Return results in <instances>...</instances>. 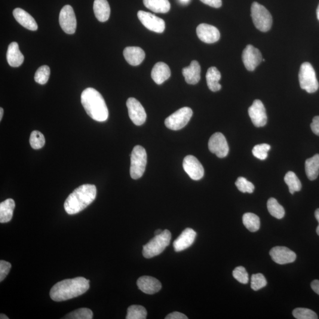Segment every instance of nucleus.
Wrapping results in <instances>:
<instances>
[{"label":"nucleus","mask_w":319,"mask_h":319,"mask_svg":"<svg viewBox=\"0 0 319 319\" xmlns=\"http://www.w3.org/2000/svg\"><path fill=\"white\" fill-rule=\"evenodd\" d=\"M165 319H188V318L185 315L182 314V313L174 312L171 313L168 315Z\"/></svg>","instance_id":"nucleus-45"},{"label":"nucleus","mask_w":319,"mask_h":319,"mask_svg":"<svg viewBox=\"0 0 319 319\" xmlns=\"http://www.w3.org/2000/svg\"><path fill=\"white\" fill-rule=\"evenodd\" d=\"M269 255L274 262L283 265L295 262L296 254L287 247H275L269 251Z\"/></svg>","instance_id":"nucleus-16"},{"label":"nucleus","mask_w":319,"mask_h":319,"mask_svg":"<svg viewBox=\"0 0 319 319\" xmlns=\"http://www.w3.org/2000/svg\"><path fill=\"white\" fill-rule=\"evenodd\" d=\"M201 1L212 7L219 8L222 6V0H201Z\"/></svg>","instance_id":"nucleus-43"},{"label":"nucleus","mask_w":319,"mask_h":319,"mask_svg":"<svg viewBox=\"0 0 319 319\" xmlns=\"http://www.w3.org/2000/svg\"><path fill=\"white\" fill-rule=\"evenodd\" d=\"M300 87L308 93H314L318 90L319 82L315 70L309 62L303 63L300 66L299 73Z\"/></svg>","instance_id":"nucleus-6"},{"label":"nucleus","mask_w":319,"mask_h":319,"mask_svg":"<svg viewBox=\"0 0 319 319\" xmlns=\"http://www.w3.org/2000/svg\"><path fill=\"white\" fill-rule=\"evenodd\" d=\"M208 147L210 152L215 154L219 158H225L228 155V144L222 133L213 134L209 140Z\"/></svg>","instance_id":"nucleus-12"},{"label":"nucleus","mask_w":319,"mask_h":319,"mask_svg":"<svg viewBox=\"0 0 319 319\" xmlns=\"http://www.w3.org/2000/svg\"><path fill=\"white\" fill-rule=\"evenodd\" d=\"M305 170L307 176L310 180L317 179L319 174V155L306 160Z\"/></svg>","instance_id":"nucleus-29"},{"label":"nucleus","mask_w":319,"mask_h":319,"mask_svg":"<svg viewBox=\"0 0 319 319\" xmlns=\"http://www.w3.org/2000/svg\"><path fill=\"white\" fill-rule=\"evenodd\" d=\"M242 222L246 228L254 232L259 231L260 228V217L253 213H245L242 217Z\"/></svg>","instance_id":"nucleus-30"},{"label":"nucleus","mask_w":319,"mask_h":319,"mask_svg":"<svg viewBox=\"0 0 319 319\" xmlns=\"http://www.w3.org/2000/svg\"><path fill=\"white\" fill-rule=\"evenodd\" d=\"M81 103L87 114L98 122H104L108 118V109L102 95L93 88L82 92Z\"/></svg>","instance_id":"nucleus-2"},{"label":"nucleus","mask_w":319,"mask_h":319,"mask_svg":"<svg viewBox=\"0 0 319 319\" xmlns=\"http://www.w3.org/2000/svg\"><path fill=\"white\" fill-rule=\"evenodd\" d=\"M183 167L192 180H201L204 176V167L195 156H187L183 160Z\"/></svg>","instance_id":"nucleus-14"},{"label":"nucleus","mask_w":319,"mask_h":319,"mask_svg":"<svg viewBox=\"0 0 319 319\" xmlns=\"http://www.w3.org/2000/svg\"><path fill=\"white\" fill-rule=\"evenodd\" d=\"M90 288V281L79 277L66 279L54 285L51 288L50 296L54 302H63L82 295Z\"/></svg>","instance_id":"nucleus-1"},{"label":"nucleus","mask_w":319,"mask_h":319,"mask_svg":"<svg viewBox=\"0 0 319 319\" xmlns=\"http://www.w3.org/2000/svg\"><path fill=\"white\" fill-rule=\"evenodd\" d=\"M151 75L156 84L161 85L170 77L171 70L167 64L158 62L153 67Z\"/></svg>","instance_id":"nucleus-23"},{"label":"nucleus","mask_w":319,"mask_h":319,"mask_svg":"<svg viewBox=\"0 0 319 319\" xmlns=\"http://www.w3.org/2000/svg\"><path fill=\"white\" fill-rule=\"evenodd\" d=\"M11 268V265L10 263L1 260L0 262V281H2L7 277Z\"/></svg>","instance_id":"nucleus-42"},{"label":"nucleus","mask_w":319,"mask_h":319,"mask_svg":"<svg viewBox=\"0 0 319 319\" xmlns=\"http://www.w3.org/2000/svg\"><path fill=\"white\" fill-rule=\"evenodd\" d=\"M3 112H4V110H3L2 108H0V120L1 121L2 118Z\"/></svg>","instance_id":"nucleus-48"},{"label":"nucleus","mask_w":319,"mask_h":319,"mask_svg":"<svg viewBox=\"0 0 319 319\" xmlns=\"http://www.w3.org/2000/svg\"><path fill=\"white\" fill-rule=\"evenodd\" d=\"M138 18L144 26L152 32L161 33L165 30V22L161 18L149 12L139 11Z\"/></svg>","instance_id":"nucleus-11"},{"label":"nucleus","mask_w":319,"mask_h":319,"mask_svg":"<svg viewBox=\"0 0 319 319\" xmlns=\"http://www.w3.org/2000/svg\"><path fill=\"white\" fill-rule=\"evenodd\" d=\"M7 59L9 65L11 67H19L23 64L24 57L17 42H12L8 46Z\"/></svg>","instance_id":"nucleus-24"},{"label":"nucleus","mask_w":319,"mask_h":319,"mask_svg":"<svg viewBox=\"0 0 319 319\" xmlns=\"http://www.w3.org/2000/svg\"><path fill=\"white\" fill-rule=\"evenodd\" d=\"M193 111L189 107L177 110L165 119V125L170 130L177 131L185 127L191 119Z\"/></svg>","instance_id":"nucleus-8"},{"label":"nucleus","mask_w":319,"mask_h":319,"mask_svg":"<svg viewBox=\"0 0 319 319\" xmlns=\"http://www.w3.org/2000/svg\"><path fill=\"white\" fill-rule=\"evenodd\" d=\"M315 217L316 219H317L319 222V225L317 229V232L318 235L319 236V209H318V210L315 211Z\"/></svg>","instance_id":"nucleus-47"},{"label":"nucleus","mask_w":319,"mask_h":319,"mask_svg":"<svg viewBox=\"0 0 319 319\" xmlns=\"http://www.w3.org/2000/svg\"><path fill=\"white\" fill-rule=\"evenodd\" d=\"M311 287L316 293L319 295V280H315L312 281Z\"/></svg>","instance_id":"nucleus-46"},{"label":"nucleus","mask_w":319,"mask_h":319,"mask_svg":"<svg viewBox=\"0 0 319 319\" xmlns=\"http://www.w3.org/2000/svg\"><path fill=\"white\" fill-rule=\"evenodd\" d=\"M162 232H163V231H162V230L161 229L156 230L155 232V235H158L161 234Z\"/></svg>","instance_id":"nucleus-49"},{"label":"nucleus","mask_w":319,"mask_h":319,"mask_svg":"<svg viewBox=\"0 0 319 319\" xmlns=\"http://www.w3.org/2000/svg\"><path fill=\"white\" fill-rule=\"evenodd\" d=\"M267 208L269 213L275 218H283L285 215L284 209L275 198H271L268 199Z\"/></svg>","instance_id":"nucleus-32"},{"label":"nucleus","mask_w":319,"mask_h":319,"mask_svg":"<svg viewBox=\"0 0 319 319\" xmlns=\"http://www.w3.org/2000/svg\"><path fill=\"white\" fill-rule=\"evenodd\" d=\"M51 75V69L47 65L40 67L35 75V81L41 85L47 84Z\"/></svg>","instance_id":"nucleus-35"},{"label":"nucleus","mask_w":319,"mask_h":319,"mask_svg":"<svg viewBox=\"0 0 319 319\" xmlns=\"http://www.w3.org/2000/svg\"><path fill=\"white\" fill-rule=\"evenodd\" d=\"M137 284L139 289L147 294H154L161 288L160 281L150 276H143L138 279Z\"/></svg>","instance_id":"nucleus-19"},{"label":"nucleus","mask_w":319,"mask_h":319,"mask_svg":"<svg viewBox=\"0 0 319 319\" xmlns=\"http://www.w3.org/2000/svg\"><path fill=\"white\" fill-rule=\"evenodd\" d=\"M0 319H8V317H7V316H6L4 314H1L0 315Z\"/></svg>","instance_id":"nucleus-50"},{"label":"nucleus","mask_w":319,"mask_h":319,"mask_svg":"<svg viewBox=\"0 0 319 319\" xmlns=\"http://www.w3.org/2000/svg\"><path fill=\"white\" fill-rule=\"evenodd\" d=\"M284 182L289 188L291 194L293 195L294 192H299L302 189V183L296 174L293 171H288L284 177Z\"/></svg>","instance_id":"nucleus-31"},{"label":"nucleus","mask_w":319,"mask_h":319,"mask_svg":"<svg viewBox=\"0 0 319 319\" xmlns=\"http://www.w3.org/2000/svg\"><path fill=\"white\" fill-rule=\"evenodd\" d=\"M123 54L125 60L132 66L139 65L146 57L145 52L139 47L125 48Z\"/></svg>","instance_id":"nucleus-22"},{"label":"nucleus","mask_w":319,"mask_h":319,"mask_svg":"<svg viewBox=\"0 0 319 319\" xmlns=\"http://www.w3.org/2000/svg\"><path fill=\"white\" fill-rule=\"evenodd\" d=\"M59 24L63 31L69 35L75 33L77 21L74 10L69 5H64L60 12Z\"/></svg>","instance_id":"nucleus-9"},{"label":"nucleus","mask_w":319,"mask_h":319,"mask_svg":"<svg viewBox=\"0 0 319 319\" xmlns=\"http://www.w3.org/2000/svg\"><path fill=\"white\" fill-rule=\"evenodd\" d=\"M147 312L145 308L140 305H133L127 309V319H146Z\"/></svg>","instance_id":"nucleus-33"},{"label":"nucleus","mask_w":319,"mask_h":319,"mask_svg":"<svg viewBox=\"0 0 319 319\" xmlns=\"http://www.w3.org/2000/svg\"><path fill=\"white\" fill-rule=\"evenodd\" d=\"M93 318V313L88 308H81L67 314L64 319H91Z\"/></svg>","instance_id":"nucleus-34"},{"label":"nucleus","mask_w":319,"mask_h":319,"mask_svg":"<svg viewBox=\"0 0 319 319\" xmlns=\"http://www.w3.org/2000/svg\"><path fill=\"white\" fill-rule=\"evenodd\" d=\"M199 39L206 44H213L219 41L220 32L216 27L208 24H201L196 28Z\"/></svg>","instance_id":"nucleus-17"},{"label":"nucleus","mask_w":319,"mask_h":319,"mask_svg":"<svg viewBox=\"0 0 319 319\" xmlns=\"http://www.w3.org/2000/svg\"><path fill=\"white\" fill-rule=\"evenodd\" d=\"M294 317L297 319H318V315L311 309L297 308L293 312Z\"/></svg>","instance_id":"nucleus-37"},{"label":"nucleus","mask_w":319,"mask_h":319,"mask_svg":"<svg viewBox=\"0 0 319 319\" xmlns=\"http://www.w3.org/2000/svg\"><path fill=\"white\" fill-rule=\"evenodd\" d=\"M127 106L129 116L135 125L140 126L146 121L147 114L144 107L136 98H128Z\"/></svg>","instance_id":"nucleus-10"},{"label":"nucleus","mask_w":319,"mask_h":319,"mask_svg":"<svg viewBox=\"0 0 319 319\" xmlns=\"http://www.w3.org/2000/svg\"><path fill=\"white\" fill-rule=\"evenodd\" d=\"M95 16L101 22H105L109 19L111 9L107 0H95L94 3Z\"/></svg>","instance_id":"nucleus-25"},{"label":"nucleus","mask_w":319,"mask_h":319,"mask_svg":"<svg viewBox=\"0 0 319 319\" xmlns=\"http://www.w3.org/2000/svg\"><path fill=\"white\" fill-rule=\"evenodd\" d=\"M311 126L314 133L319 136V116H315L313 119Z\"/></svg>","instance_id":"nucleus-44"},{"label":"nucleus","mask_w":319,"mask_h":319,"mask_svg":"<svg viewBox=\"0 0 319 319\" xmlns=\"http://www.w3.org/2000/svg\"><path fill=\"white\" fill-rule=\"evenodd\" d=\"M14 17L17 22L27 29L36 31L38 26L34 18L26 11L20 8H15L13 12Z\"/></svg>","instance_id":"nucleus-20"},{"label":"nucleus","mask_w":319,"mask_h":319,"mask_svg":"<svg viewBox=\"0 0 319 319\" xmlns=\"http://www.w3.org/2000/svg\"><path fill=\"white\" fill-rule=\"evenodd\" d=\"M97 196V188L94 185L85 184L76 188L66 199L64 210L69 214H75L93 203Z\"/></svg>","instance_id":"nucleus-3"},{"label":"nucleus","mask_w":319,"mask_h":319,"mask_svg":"<svg viewBox=\"0 0 319 319\" xmlns=\"http://www.w3.org/2000/svg\"><path fill=\"white\" fill-rule=\"evenodd\" d=\"M242 62L246 69L253 71L263 61L262 54L259 49L253 45H248L242 54Z\"/></svg>","instance_id":"nucleus-13"},{"label":"nucleus","mask_w":319,"mask_h":319,"mask_svg":"<svg viewBox=\"0 0 319 319\" xmlns=\"http://www.w3.org/2000/svg\"><path fill=\"white\" fill-rule=\"evenodd\" d=\"M171 238V233L167 229L164 230L161 234L156 235L148 243L144 245L143 256L146 259H152L160 255L168 246Z\"/></svg>","instance_id":"nucleus-4"},{"label":"nucleus","mask_w":319,"mask_h":319,"mask_svg":"<svg viewBox=\"0 0 319 319\" xmlns=\"http://www.w3.org/2000/svg\"><path fill=\"white\" fill-rule=\"evenodd\" d=\"M15 208V202L13 199H7L0 204V222L7 223L13 217Z\"/></svg>","instance_id":"nucleus-27"},{"label":"nucleus","mask_w":319,"mask_h":319,"mask_svg":"<svg viewBox=\"0 0 319 319\" xmlns=\"http://www.w3.org/2000/svg\"><path fill=\"white\" fill-rule=\"evenodd\" d=\"M235 185L239 191L242 193H252L255 189V186L253 184L243 177L238 178L237 180L236 181Z\"/></svg>","instance_id":"nucleus-39"},{"label":"nucleus","mask_w":319,"mask_h":319,"mask_svg":"<svg viewBox=\"0 0 319 319\" xmlns=\"http://www.w3.org/2000/svg\"><path fill=\"white\" fill-rule=\"evenodd\" d=\"M251 17L256 28L260 31L266 32L270 30L272 18L270 13L265 7L257 2L251 5Z\"/></svg>","instance_id":"nucleus-5"},{"label":"nucleus","mask_w":319,"mask_h":319,"mask_svg":"<svg viewBox=\"0 0 319 319\" xmlns=\"http://www.w3.org/2000/svg\"><path fill=\"white\" fill-rule=\"evenodd\" d=\"M248 113L253 124L257 127L265 126L267 122V115L265 106L259 100L254 101L253 105L248 109Z\"/></svg>","instance_id":"nucleus-15"},{"label":"nucleus","mask_w":319,"mask_h":319,"mask_svg":"<svg viewBox=\"0 0 319 319\" xmlns=\"http://www.w3.org/2000/svg\"><path fill=\"white\" fill-rule=\"evenodd\" d=\"M144 5L155 13H166L170 9L168 0H143Z\"/></svg>","instance_id":"nucleus-28"},{"label":"nucleus","mask_w":319,"mask_h":319,"mask_svg":"<svg viewBox=\"0 0 319 319\" xmlns=\"http://www.w3.org/2000/svg\"><path fill=\"white\" fill-rule=\"evenodd\" d=\"M317 14L318 19L319 20V4L317 8Z\"/></svg>","instance_id":"nucleus-51"},{"label":"nucleus","mask_w":319,"mask_h":319,"mask_svg":"<svg viewBox=\"0 0 319 319\" xmlns=\"http://www.w3.org/2000/svg\"><path fill=\"white\" fill-rule=\"evenodd\" d=\"M267 281L262 274L258 273V274H253L251 277V287L254 291H258L262 289V288L266 286Z\"/></svg>","instance_id":"nucleus-40"},{"label":"nucleus","mask_w":319,"mask_h":319,"mask_svg":"<svg viewBox=\"0 0 319 319\" xmlns=\"http://www.w3.org/2000/svg\"><path fill=\"white\" fill-rule=\"evenodd\" d=\"M206 78L208 87L211 91L217 92L221 89V85L219 83L221 74L216 67H211L208 69Z\"/></svg>","instance_id":"nucleus-26"},{"label":"nucleus","mask_w":319,"mask_h":319,"mask_svg":"<svg viewBox=\"0 0 319 319\" xmlns=\"http://www.w3.org/2000/svg\"><path fill=\"white\" fill-rule=\"evenodd\" d=\"M196 232L192 228H186L173 242L176 252H180L191 247L195 240Z\"/></svg>","instance_id":"nucleus-18"},{"label":"nucleus","mask_w":319,"mask_h":319,"mask_svg":"<svg viewBox=\"0 0 319 319\" xmlns=\"http://www.w3.org/2000/svg\"><path fill=\"white\" fill-rule=\"evenodd\" d=\"M147 164V153L144 147H134L131 155L130 176L132 179H140L143 175Z\"/></svg>","instance_id":"nucleus-7"},{"label":"nucleus","mask_w":319,"mask_h":319,"mask_svg":"<svg viewBox=\"0 0 319 319\" xmlns=\"http://www.w3.org/2000/svg\"><path fill=\"white\" fill-rule=\"evenodd\" d=\"M180 1L183 2H188L189 0H180Z\"/></svg>","instance_id":"nucleus-52"},{"label":"nucleus","mask_w":319,"mask_h":319,"mask_svg":"<svg viewBox=\"0 0 319 319\" xmlns=\"http://www.w3.org/2000/svg\"><path fill=\"white\" fill-rule=\"evenodd\" d=\"M30 144L33 149L38 150L42 148L45 144L44 134L39 131H33L30 135Z\"/></svg>","instance_id":"nucleus-36"},{"label":"nucleus","mask_w":319,"mask_h":319,"mask_svg":"<svg viewBox=\"0 0 319 319\" xmlns=\"http://www.w3.org/2000/svg\"><path fill=\"white\" fill-rule=\"evenodd\" d=\"M271 147L267 144H259L254 147L253 154L257 159L264 160L268 157V152Z\"/></svg>","instance_id":"nucleus-38"},{"label":"nucleus","mask_w":319,"mask_h":319,"mask_svg":"<svg viewBox=\"0 0 319 319\" xmlns=\"http://www.w3.org/2000/svg\"><path fill=\"white\" fill-rule=\"evenodd\" d=\"M201 68L198 61L193 60L188 67H184L182 73L188 84L195 85L200 81Z\"/></svg>","instance_id":"nucleus-21"},{"label":"nucleus","mask_w":319,"mask_h":319,"mask_svg":"<svg viewBox=\"0 0 319 319\" xmlns=\"http://www.w3.org/2000/svg\"><path fill=\"white\" fill-rule=\"evenodd\" d=\"M232 274L233 277L242 284H246L249 281L248 272L244 266H239L235 268L233 271Z\"/></svg>","instance_id":"nucleus-41"}]
</instances>
